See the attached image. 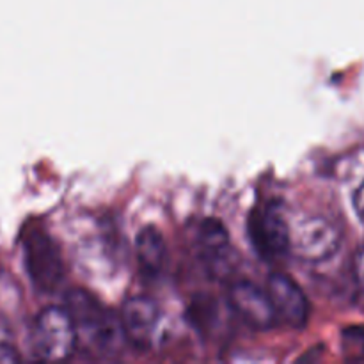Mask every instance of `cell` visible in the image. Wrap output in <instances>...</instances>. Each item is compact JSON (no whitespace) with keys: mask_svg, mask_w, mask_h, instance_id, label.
<instances>
[{"mask_svg":"<svg viewBox=\"0 0 364 364\" xmlns=\"http://www.w3.org/2000/svg\"><path fill=\"white\" fill-rule=\"evenodd\" d=\"M121 326L124 340L139 350L153 347L160 326V308L153 299L137 295L130 297L121 309Z\"/></svg>","mask_w":364,"mask_h":364,"instance_id":"cell-7","label":"cell"},{"mask_svg":"<svg viewBox=\"0 0 364 364\" xmlns=\"http://www.w3.org/2000/svg\"><path fill=\"white\" fill-rule=\"evenodd\" d=\"M267 294L272 301L277 320L294 329H301L308 323L311 306L302 288L281 272H274L267 283Z\"/></svg>","mask_w":364,"mask_h":364,"instance_id":"cell-8","label":"cell"},{"mask_svg":"<svg viewBox=\"0 0 364 364\" xmlns=\"http://www.w3.org/2000/svg\"><path fill=\"white\" fill-rule=\"evenodd\" d=\"M341 245V233L322 215H301L290 223V252L306 263L333 258Z\"/></svg>","mask_w":364,"mask_h":364,"instance_id":"cell-3","label":"cell"},{"mask_svg":"<svg viewBox=\"0 0 364 364\" xmlns=\"http://www.w3.org/2000/svg\"><path fill=\"white\" fill-rule=\"evenodd\" d=\"M249 231L252 244L267 258H277L290 252V220L284 215L279 201H272L267 208L252 212Z\"/></svg>","mask_w":364,"mask_h":364,"instance_id":"cell-5","label":"cell"},{"mask_svg":"<svg viewBox=\"0 0 364 364\" xmlns=\"http://www.w3.org/2000/svg\"><path fill=\"white\" fill-rule=\"evenodd\" d=\"M25 267L32 284L43 294H50L64 276L63 259L48 235L34 231L25 238Z\"/></svg>","mask_w":364,"mask_h":364,"instance_id":"cell-4","label":"cell"},{"mask_svg":"<svg viewBox=\"0 0 364 364\" xmlns=\"http://www.w3.org/2000/svg\"><path fill=\"white\" fill-rule=\"evenodd\" d=\"M352 201H354L355 213H358V217L361 219V223L364 224V181L358 187V191H355L354 199H352Z\"/></svg>","mask_w":364,"mask_h":364,"instance_id":"cell-13","label":"cell"},{"mask_svg":"<svg viewBox=\"0 0 364 364\" xmlns=\"http://www.w3.org/2000/svg\"><path fill=\"white\" fill-rule=\"evenodd\" d=\"M354 276L358 284L361 287V290L364 291V245L359 249L354 258Z\"/></svg>","mask_w":364,"mask_h":364,"instance_id":"cell-12","label":"cell"},{"mask_svg":"<svg viewBox=\"0 0 364 364\" xmlns=\"http://www.w3.org/2000/svg\"><path fill=\"white\" fill-rule=\"evenodd\" d=\"M66 309L73 316L78 338L84 336L98 352H114L124 338L121 316L109 311L89 291L71 290L66 297Z\"/></svg>","mask_w":364,"mask_h":364,"instance_id":"cell-1","label":"cell"},{"mask_svg":"<svg viewBox=\"0 0 364 364\" xmlns=\"http://www.w3.org/2000/svg\"><path fill=\"white\" fill-rule=\"evenodd\" d=\"M228 302L233 311L255 329L269 331L276 326L277 315L267 290L249 281L231 284L228 290Z\"/></svg>","mask_w":364,"mask_h":364,"instance_id":"cell-6","label":"cell"},{"mask_svg":"<svg viewBox=\"0 0 364 364\" xmlns=\"http://www.w3.org/2000/svg\"><path fill=\"white\" fill-rule=\"evenodd\" d=\"M139 267L146 276H159L167 263V244L155 226H146L135 238Z\"/></svg>","mask_w":364,"mask_h":364,"instance_id":"cell-10","label":"cell"},{"mask_svg":"<svg viewBox=\"0 0 364 364\" xmlns=\"http://www.w3.org/2000/svg\"><path fill=\"white\" fill-rule=\"evenodd\" d=\"M18 361H20V354H18L16 348H14L13 345L6 343V341H0V364H9Z\"/></svg>","mask_w":364,"mask_h":364,"instance_id":"cell-11","label":"cell"},{"mask_svg":"<svg viewBox=\"0 0 364 364\" xmlns=\"http://www.w3.org/2000/svg\"><path fill=\"white\" fill-rule=\"evenodd\" d=\"M201 258L213 274H228L235 267V252L228 231L219 220L206 219L199 228Z\"/></svg>","mask_w":364,"mask_h":364,"instance_id":"cell-9","label":"cell"},{"mask_svg":"<svg viewBox=\"0 0 364 364\" xmlns=\"http://www.w3.org/2000/svg\"><path fill=\"white\" fill-rule=\"evenodd\" d=\"M78 331L66 308H46L32 327V354L41 361H66L75 354Z\"/></svg>","mask_w":364,"mask_h":364,"instance_id":"cell-2","label":"cell"}]
</instances>
